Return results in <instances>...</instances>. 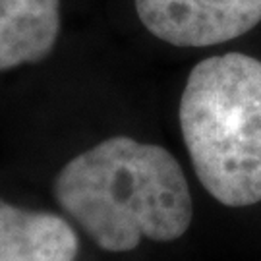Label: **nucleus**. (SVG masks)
<instances>
[{
  "label": "nucleus",
  "instance_id": "nucleus-4",
  "mask_svg": "<svg viewBox=\"0 0 261 261\" xmlns=\"http://www.w3.org/2000/svg\"><path fill=\"white\" fill-rule=\"evenodd\" d=\"M77 234L64 217L0 197V261H74Z\"/></svg>",
  "mask_w": 261,
  "mask_h": 261
},
{
  "label": "nucleus",
  "instance_id": "nucleus-1",
  "mask_svg": "<svg viewBox=\"0 0 261 261\" xmlns=\"http://www.w3.org/2000/svg\"><path fill=\"white\" fill-rule=\"evenodd\" d=\"M56 203L101 250H136L143 238L172 242L194 219L186 174L155 143L114 136L70 159L53 184Z\"/></svg>",
  "mask_w": 261,
  "mask_h": 261
},
{
  "label": "nucleus",
  "instance_id": "nucleus-3",
  "mask_svg": "<svg viewBox=\"0 0 261 261\" xmlns=\"http://www.w3.org/2000/svg\"><path fill=\"white\" fill-rule=\"evenodd\" d=\"M151 35L174 47H211L252 31L261 0H134Z\"/></svg>",
  "mask_w": 261,
  "mask_h": 261
},
{
  "label": "nucleus",
  "instance_id": "nucleus-5",
  "mask_svg": "<svg viewBox=\"0 0 261 261\" xmlns=\"http://www.w3.org/2000/svg\"><path fill=\"white\" fill-rule=\"evenodd\" d=\"M60 35V0H0V72L45 60Z\"/></svg>",
  "mask_w": 261,
  "mask_h": 261
},
{
  "label": "nucleus",
  "instance_id": "nucleus-2",
  "mask_svg": "<svg viewBox=\"0 0 261 261\" xmlns=\"http://www.w3.org/2000/svg\"><path fill=\"white\" fill-rule=\"evenodd\" d=\"M180 130L207 192L228 207L261 201V60L209 56L180 97Z\"/></svg>",
  "mask_w": 261,
  "mask_h": 261
}]
</instances>
